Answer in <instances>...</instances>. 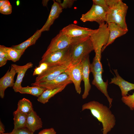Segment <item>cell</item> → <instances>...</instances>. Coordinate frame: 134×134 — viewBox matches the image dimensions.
Returning <instances> with one entry per match:
<instances>
[{
    "label": "cell",
    "instance_id": "cell-1",
    "mask_svg": "<svg viewBox=\"0 0 134 134\" xmlns=\"http://www.w3.org/2000/svg\"><path fill=\"white\" fill-rule=\"evenodd\" d=\"M89 109L92 115L101 122L102 134H107L115 126L116 119L109 108L102 104L93 100L83 104L82 111Z\"/></svg>",
    "mask_w": 134,
    "mask_h": 134
},
{
    "label": "cell",
    "instance_id": "cell-2",
    "mask_svg": "<svg viewBox=\"0 0 134 134\" xmlns=\"http://www.w3.org/2000/svg\"><path fill=\"white\" fill-rule=\"evenodd\" d=\"M71 56V64H75L81 62L86 56L94 50L90 37L78 39L70 46Z\"/></svg>",
    "mask_w": 134,
    "mask_h": 134
},
{
    "label": "cell",
    "instance_id": "cell-3",
    "mask_svg": "<svg viewBox=\"0 0 134 134\" xmlns=\"http://www.w3.org/2000/svg\"><path fill=\"white\" fill-rule=\"evenodd\" d=\"M127 4L121 0H116L113 4L109 6L107 12L106 23H115L121 27L128 29L126 17L128 9Z\"/></svg>",
    "mask_w": 134,
    "mask_h": 134
},
{
    "label": "cell",
    "instance_id": "cell-4",
    "mask_svg": "<svg viewBox=\"0 0 134 134\" xmlns=\"http://www.w3.org/2000/svg\"><path fill=\"white\" fill-rule=\"evenodd\" d=\"M107 23L103 22L99 24L90 36L95 53V57L101 60V49L106 44L109 36Z\"/></svg>",
    "mask_w": 134,
    "mask_h": 134
},
{
    "label": "cell",
    "instance_id": "cell-5",
    "mask_svg": "<svg viewBox=\"0 0 134 134\" xmlns=\"http://www.w3.org/2000/svg\"><path fill=\"white\" fill-rule=\"evenodd\" d=\"M69 47L54 52L42 58L39 65L45 64L48 67L70 63L71 56Z\"/></svg>",
    "mask_w": 134,
    "mask_h": 134
},
{
    "label": "cell",
    "instance_id": "cell-6",
    "mask_svg": "<svg viewBox=\"0 0 134 134\" xmlns=\"http://www.w3.org/2000/svg\"><path fill=\"white\" fill-rule=\"evenodd\" d=\"M81 38H71L64 34L61 30L51 40L45 52L42 56L43 58L55 51L69 47L74 41Z\"/></svg>",
    "mask_w": 134,
    "mask_h": 134
},
{
    "label": "cell",
    "instance_id": "cell-7",
    "mask_svg": "<svg viewBox=\"0 0 134 134\" xmlns=\"http://www.w3.org/2000/svg\"><path fill=\"white\" fill-rule=\"evenodd\" d=\"M107 12L101 7L93 4L90 10L82 14L80 19L84 22H95L99 24L106 21Z\"/></svg>",
    "mask_w": 134,
    "mask_h": 134
},
{
    "label": "cell",
    "instance_id": "cell-8",
    "mask_svg": "<svg viewBox=\"0 0 134 134\" xmlns=\"http://www.w3.org/2000/svg\"><path fill=\"white\" fill-rule=\"evenodd\" d=\"M82 66L81 62L76 64H70L65 72L74 84L76 92L80 94L81 92V83L82 80Z\"/></svg>",
    "mask_w": 134,
    "mask_h": 134
},
{
    "label": "cell",
    "instance_id": "cell-9",
    "mask_svg": "<svg viewBox=\"0 0 134 134\" xmlns=\"http://www.w3.org/2000/svg\"><path fill=\"white\" fill-rule=\"evenodd\" d=\"M70 63L47 67L36 77L35 82L51 81L65 72Z\"/></svg>",
    "mask_w": 134,
    "mask_h": 134
},
{
    "label": "cell",
    "instance_id": "cell-10",
    "mask_svg": "<svg viewBox=\"0 0 134 134\" xmlns=\"http://www.w3.org/2000/svg\"><path fill=\"white\" fill-rule=\"evenodd\" d=\"M95 30L71 24L65 27L61 30L71 38H84L90 37Z\"/></svg>",
    "mask_w": 134,
    "mask_h": 134
},
{
    "label": "cell",
    "instance_id": "cell-11",
    "mask_svg": "<svg viewBox=\"0 0 134 134\" xmlns=\"http://www.w3.org/2000/svg\"><path fill=\"white\" fill-rule=\"evenodd\" d=\"M72 83L67 75L64 72L51 81L41 82H35L31 85L33 86H37L47 89H52L65 85H68Z\"/></svg>",
    "mask_w": 134,
    "mask_h": 134
},
{
    "label": "cell",
    "instance_id": "cell-12",
    "mask_svg": "<svg viewBox=\"0 0 134 134\" xmlns=\"http://www.w3.org/2000/svg\"><path fill=\"white\" fill-rule=\"evenodd\" d=\"M82 66V80L84 82V90L82 95L83 99H86L89 95L91 88L89 80V74L90 72L89 55L85 57L81 61Z\"/></svg>",
    "mask_w": 134,
    "mask_h": 134
},
{
    "label": "cell",
    "instance_id": "cell-13",
    "mask_svg": "<svg viewBox=\"0 0 134 134\" xmlns=\"http://www.w3.org/2000/svg\"><path fill=\"white\" fill-rule=\"evenodd\" d=\"M107 25L109 38L106 44L101 49L102 52L106 47L113 42L116 39L125 34L128 31V29H124L114 23H109Z\"/></svg>",
    "mask_w": 134,
    "mask_h": 134
},
{
    "label": "cell",
    "instance_id": "cell-14",
    "mask_svg": "<svg viewBox=\"0 0 134 134\" xmlns=\"http://www.w3.org/2000/svg\"><path fill=\"white\" fill-rule=\"evenodd\" d=\"M116 76L111 78L109 84L118 86L121 90L122 96H127L129 91L134 90V84L129 82L123 79L118 74L117 69H113Z\"/></svg>",
    "mask_w": 134,
    "mask_h": 134
},
{
    "label": "cell",
    "instance_id": "cell-15",
    "mask_svg": "<svg viewBox=\"0 0 134 134\" xmlns=\"http://www.w3.org/2000/svg\"><path fill=\"white\" fill-rule=\"evenodd\" d=\"M53 1V3L47 19L44 25L40 29L42 32L49 31L50 27L55 20L59 17L62 12L63 9L60 4L56 1L54 0Z\"/></svg>",
    "mask_w": 134,
    "mask_h": 134
},
{
    "label": "cell",
    "instance_id": "cell-16",
    "mask_svg": "<svg viewBox=\"0 0 134 134\" xmlns=\"http://www.w3.org/2000/svg\"><path fill=\"white\" fill-rule=\"evenodd\" d=\"M16 73L15 70L11 66L10 70L9 69L5 74L0 79V96L3 99L4 95L5 89L9 87L14 86V77Z\"/></svg>",
    "mask_w": 134,
    "mask_h": 134
},
{
    "label": "cell",
    "instance_id": "cell-17",
    "mask_svg": "<svg viewBox=\"0 0 134 134\" xmlns=\"http://www.w3.org/2000/svg\"><path fill=\"white\" fill-rule=\"evenodd\" d=\"M33 64L31 62L27 63L26 65L20 66L15 64H12L11 66L13 67L17 73V75L16 80L14 83L13 88L15 92L22 87L21 83L25 74L29 68L32 67Z\"/></svg>",
    "mask_w": 134,
    "mask_h": 134
},
{
    "label": "cell",
    "instance_id": "cell-18",
    "mask_svg": "<svg viewBox=\"0 0 134 134\" xmlns=\"http://www.w3.org/2000/svg\"><path fill=\"white\" fill-rule=\"evenodd\" d=\"M42 126L41 119L33 109L27 115L25 127L34 133L42 128Z\"/></svg>",
    "mask_w": 134,
    "mask_h": 134
},
{
    "label": "cell",
    "instance_id": "cell-19",
    "mask_svg": "<svg viewBox=\"0 0 134 134\" xmlns=\"http://www.w3.org/2000/svg\"><path fill=\"white\" fill-rule=\"evenodd\" d=\"M102 73H99L93 75L94 79L92 84L95 86L106 97L109 102L110 108L112 106L113 99L110 97L108 94L107 91L108 81L107 80L106 82L103 81L102 78Z\"/></svg>",
    "mask_w": 134,
    "mask_h": 134
},
{
    "label": "cell",
    "instance_id": "cell-20",
    "mask_svg": "<svg viewBox=\"0 0 134 134\" xmlns=\"http://www.w3.org/2000/svg\"><path fill=\"white\" fill-rule=\"evenodd\" d=\"M67 85H65L56 88L47 89L38 97V101L43 104L47 103L51 98L57 93L61 92Z\"/></svg>",
    "mask_w": 134,
    "mask_h": 134
},
{
    "label": "cell",
    "instance_id": "cell-21",
    "mask_svg": "<svg viewBox=\"0 0 134 134\" xmlns=\"http://www.w3.org/2000/svg\"><path fill=\"white\" fill-rule=\"evenodd\" d=\"M42 33L40 29L38 30L32 36L26 40L18 45H13L11 47L19 50H25L28 47L35 44L40 36Z\"/></svg>",
    "mask_w": 134,
    "mask_h": 134
},
{
    "label": "cell",
    "instance_id": "cell-22",
    "mask_svg": "<svg viewBox=\"0 0 134 134\" xmlns=\"http://www.w3.org/2000/svg\"><path fill=\"white\" fill-rule=\"evenodd\" d=\"M14 129H19L25 127L27 114L23 113L18 110L13 112Z\"/></svg>",
    "mask_w": 134,
    "mask_h": 134
},
{
    "label": "cell",
    "instance_id": "cell-23",
    "mask_svg": "<svg viewBox=\"0 0 134 134\" xmlns=\"http://www.w3.org/2000/svg\"><path fill=\"white\" fill-rule=\"evenodd\" d=\"M4 51L10 60L15 62L18 61L25 50H19L11 47H6L1 45Z\"/></svg>",
    "mask_w": 134,
    "mask_h": 134
},
{
    "label": "cell",
    "instance_id": "cell-24",
    "mask_svg": "<svg viewBox=\"0 0 134 134\" xmlns=\"http://www.w3.org/2000/svg\"><path fill=\"white\" fill-rule=\"evenodd\" d=\"M47 89L39 86L22 87L18 89L17 92L21 94H27L38 97H39L42 93Z\"/></svg>",
    "mask_w": 134,
    "mask_h": 134
},
{
    "label": "cell",
    "instance_id": "cell-25",
    "mask_svg": "<svg viewBox=\"0 0 134 134\" xmlns=\"http://www.w3.org/2000/svg\"><path fill=\"white\" fill-rule=\"evenodd\" d=\"M17 109L23 113L28 114L33 109L31 102L27 99L23 98L19 101Z\"/></svg>",
    "mask_w": 134,
    "mask_h": 134
},
{
    "label": "cell",
    "instance_id": "cell-26",
    "mask_svg": "<svg viewBox=\"0 0 134 134\" xmlns=\"http://www.w3.org/2000/svg\"><path fill=\"white\" fill-rule=\"evenodd\" d=\"M101 60L95 57L92 63L90 64V70L93 75L97 73H102L103 71Z\"/></svg>",
    "mask_w": 134,
    "mask_h": 134
},
{
    "label": "cell",
    "instance_id": "cell-27",
    "mask_svg": "<svg viewBox=\"0 0 134 134\" xmlns=\"http://www.w3.org/2000/svg\"><path fill=\"white\" fill-rule=\"evenodd\" d=\"M121 100L125 105L129 107L131 110L134 109V93L131 95L122 96Z\"/></svg>",
    "mask_w": 134,
    "mask_h": 134
},
{
    "label": "cell",
    "instance_id": "cell-28",
    "mask_svg": "<svg viewBox=\"0 0 134 134\" xmlns=\"http://www.w3.org/2000/svg\"><path fill=\"white\" fill-rule=\"evenodd\" d=\"M10 133V134H34L33 133L26 127L14 129Z\"/></svg>",
    "mask_w": 134,
    "mask_h": 134
},
{
    "label": "cell",
    "instance_id": "cell-29",
    "mask_svg": "<svg viewBox=\"0 0 134 134\" xmlns=\"http://www.w3.org/2000/svg\"><path fill=\"white\" fill-rule=\"evenodd\" d=\"M93 4L98 5L102 7L107 12L109 9L106 0H93Z\"/></svg>",
    "mask_w": 134,
    "mask_h": 134
},
{
    "label": "cell",
    "instance_id": "cell-30",
    "mask_svg": "<svg viewBox=\"0 0 134 134\" xmlns=\"http://www.w3.org/2000/svg\"><path fill=\"white\" fill-rule=\"evenodd\" d=\"M75 0H64L63 2L59 4L62 9L70 8L72 6Z\"/></svg>",
    "mask_w": 134,
    "mask_h": 134
},
{
    "label": "cell",
    "instance_id": "cell-31",
    "mask_svg": "<svg viewBox=\"0 0 134 134\" xmlns=\"http://www.w3.org/2000/svg\"><path fill=\"white\" fill-rule=\"evenodd\" d=\"M56 132L54 129L51 128L43 129L38 134H56Z\"/></svg>",
    "mask_w": 134,
    "mask_h": 134
},
{
    "label": "cell",
    "instance_id": "cell-32",
    "mask_svg": "<svg viewBox=\"0 0 134 134\" xmlns=\"http://www.w3.org/2000/svg\"><path fill=\"white\" fill-rule=\"evenodd\" d=\"M12 6L11 5L7 7L0 10V12L3 14H11L12 12Z\"/></svg>",
    "mask_w": 134,
    "mask_h": 134
},
{
    "label": "cell",
    "instance_id": "cell-33",
    "mask_svg": "<svg viewBox=\"0 0 134 134\" xmlns=\"http://www.w3.org/2000/svg\"><path fill=\"white\" fill-rule=\"evenodd\" d=\"M11 5L9 1L8 0L6 2L4 3L2 5L0 6V10L7 7Z\"/></svg>",
    "mask_w": 134,
    "mask_h": 134
},
{
    "label": "cell",
    "instance_id": "cell-34",
    "mask_svg": "<svg viewBox=\"0 0 134 134\" xmlns=\"http://www.w3.org/2000/svg\"><path fill=\"white\" fill-rule=\"evenodd\" d=\"M5 132L4 126L1 121H0V134H2Z\"/></svg>",
    "mask_w": 134,
    "mask_h": 134
},
{
    "label": "cell",
    "instance_id": "cell-35",
    "mask_svg": "<svg viewBox=\"0 0 134 134\" xmlns=\"http://www.w3.org/2000/svg\"><path fill=\"white\" fill-rule=\"evenodd\" d=\"M49 0H43L42 1V4L43 6H46Z\"/></svg>",
    "mask_w": 134,
    "mask_h": 134
},
{
    "label": "cell",
    "instance_id": "cell-36",
    "mask_svg": "<svg viewBox=\"0 0 134 134\" xmlns=\"http://www.w3.org/2000/svg\"><path fill=\"white\" fill-rule=\"evenodd\" d=\"M8 0H0V6L2 5L4 3L6 2Z\"/></svg>",
    "mask_w": 134,
    "mask_h": 134
},
{
    "label": "cell",
    "instance_id": "cell-37",
    "mask_svg": "<svg viewBox=\"0 0 134 134\" xmlns=\"http://www.w3.org/2000/svg\"><path fill=\"white\" fill-rule=\"evenodd\" d=\"M16 4L17 6H19L20 4V1L19 0H17L16 2Z\"/></svg>",
    "mask_w": 134,
    "mask_h": 134
},
{
    "label": "cell",
    "instance_id": "cell-38",
    "mask_svg": "<svg viewBox=\"0 0 134 134\" xmlns=\"http://www.w3.org/2000/svg\"><path fill=\"white\" fill-rule=\"evenodd\" d=\"M56 2H57V3H58L59 4H60L61 3H62L61 2V0H56Z\"/></svg>",
    "mask_w": 134,
    "mask_h": 134
},
{
    "label": "cell",
    "instance_id": "cell-39",
    "mask_svg": "<svg viewBox=\"0 0 134 134\" xmlns=\"http://www.w3.org/2000/svg\"><path fill=\"white\" fill-rule=\"evenodd\" d=\"M10 134V133H3V134Z\"/></svg>",
    "mask_w": 134,
    "mask_h": 134
}]
</instances>
